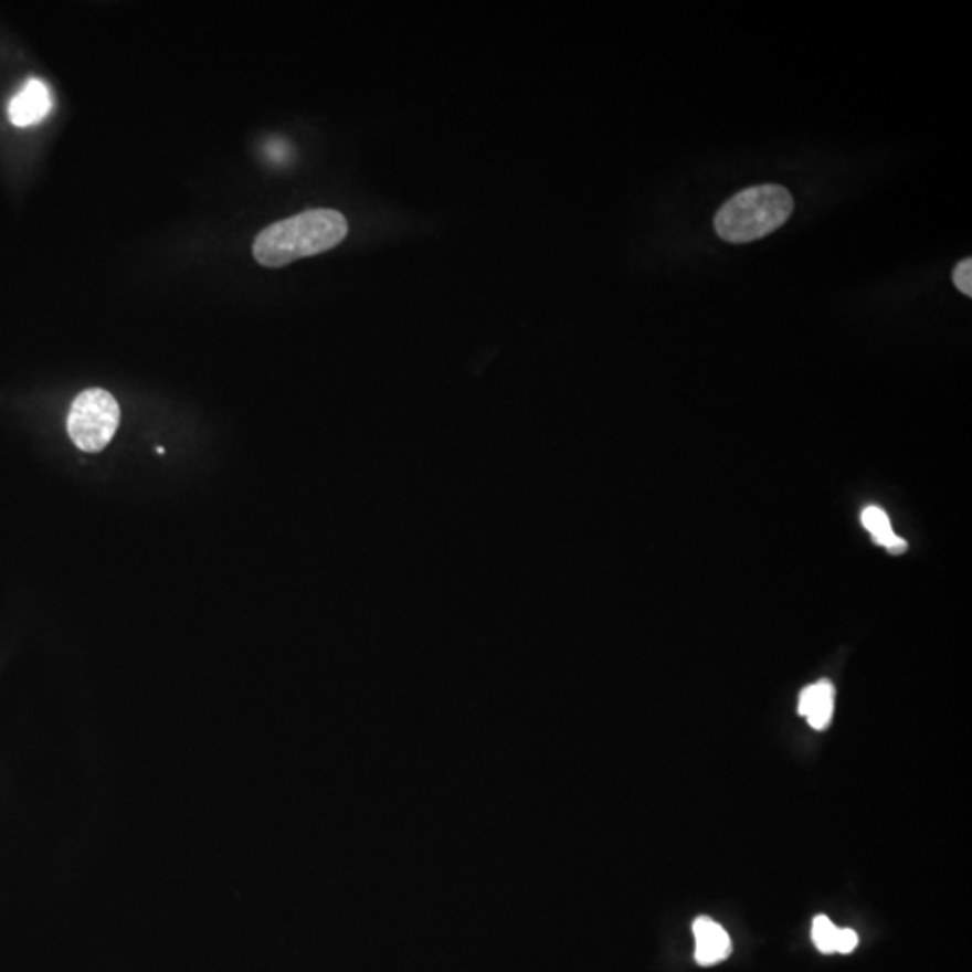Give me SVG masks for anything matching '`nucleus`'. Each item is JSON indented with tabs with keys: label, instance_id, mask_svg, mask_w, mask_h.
Here are the masks:
<instances>
[{
	"label": "nucleus",
	"instance_id": "nucleus-1",
	"mask_svg": "<svg viewBox=\"0 0 972 972\" xmlns=\"http://www.w3.org/2000/svg\"><path fill=\"white\" fill-rule=\"evenodd\" d=\"M348 234V220L336 210H308L279 220L256 236L253 254L263 267L279 268L337 247Z\"/></svg>",
	"mask_w": 972,
	"mask_h": 972
},
{
	"label": "nucleus",
	"instance_id": "nucleus-4",
	"mask_svg": "<svg viewBox=\"0 0 972 972\" xmlns=\"http://www.w3.org/2000/svg\"><path fill=\"white\" fill-rule=\"evenodd\" d=\"M53 110V94L47 83L31 78L24 83L8 105V116L15 127H31L42 122Z\"/></svg>",
	"mask_w": 972,
	"mask_h": 972
},
{
	"label": "nucleus",
	"instance_id": "nucleus-3",
	"mask_svg": "<svg viewBox=\"0 0 972 972\" xmlns=\"http://www.w3.org/2000/svg\"><path fill=\"white\" fill-rule=\"evenodd\" d=\"M119 419L122 411L113 394L105 389H87L74 399L68 411V436L85 453H97L113 440Z\"/></svg>",
	"mask_w": 972,
	"mask_h": 972
},
{
	"label": "nucleus",
	"instance_id": "nucleus-2",
	"mask_svg": "<svg viewBox=\"0 0 972 972\" xmlns=\"http://www.w3.org/2000/svg\"><path fill=\"white\" fill-rule=\"evenodd\" d=\"M793 210V194L783 186H754L731 197L717 211L715 231L725 242H754L782 228Z\"/></svg>",
	"mask_w": 972,
	"mask_h": 972
},
{
	"label": "nucleus",
	"instance_id": "nucleus-5",
	"mask_svg": "<svg viewBox=\"0 0 972 972\" xmlns=\"http://www.w3.org/2000/svg\"><path fill=\"white\" fill-rule=\"evenodd\" d=\"M696 934V960L699 965H715L731 953V940L726 929L708 917H699L694 922Z\"/></svg>",
	"mask_w": 972,
	"mask_h": 972
},
{
	"label": "nucleus",
	"instance_id": "nucleus-10",
	"mask_svg": "<svg viewBox=\"0 0 972 972\" xmlns=\"http://www.w3.org/2000/svg\"><path fill=\"white\" fill-rule=\"evenodd\" d=\"M857 942L859 939H857L856 931L837 928L836 953L850 954L857 948Z\"/></svg>",
	"mask_w": 972,
	"mask_h": 972
},
{
	"label": "nucleus",
	"instance_id": "nucleus-7",
	"mask_svg": "<svg viewBox=\"0 0 972 972\" xmlns=\"http://www.w3.org/2000/svg\"><path fill=\"white\" fill-rule=\"evenodd\" d=\"M860 519H863L866 530L870 531L871 537H874L875 545L885 546L886 550L891 551V553H902V551L908 550V542L894 533L890 519L877 506H868L863 511Z\"/></svg>",
	"mask_w": 972,
	"mask_h": 972
},
{
	"label": "nucleus",
	"instance_id": "nucleus-6",
	"mask_svg": "<svg viewBox=\"0 0 972 972\" xmlns=\"http://www.w3.org/2000/svg\"><path fill=\"white\" fill-rule=\"evenodd\" d=\"M834 697H836V690H834L831 680H817L802 691L797 711L807 719L812 728L825 729L831 725L832 714H834Z\"/></svg>",
	"mask_w": 972,
	"mask_h": 972
},
{
	"label": "nucleus",
	"instance_id": "nucleus-9",
	"mask_svg": "<svg viewBox=\"0 0 972 972\" xmlns=\"http://www.w3.org/2000/svg\"><path fill=\"white\" fill-rule=\"evenodd\" d=\"M972 260H963V262L958 263L957 268H954L953 273V283L954 287L958 290L965 294V296H972Z\"/></svg>",
	"mask_w": 972,
	"mask_h": 972
},
{
	"label": "nucleus",
	"instance_id": "nucleus-8",
	"mask_svg": "<svg viewBox=\"0 0 972 972\" xmlns=\"http://www.w3.org/2000/svg\"><path fill=\"white\" fill-rule=\"evenodd\" d=\"M837 928L828 917L820 915L812 923V942L823 954L836 953Z\"/></svg>",
	"mask_w": 972,
	"mask_h": 972
}]
</instances>
